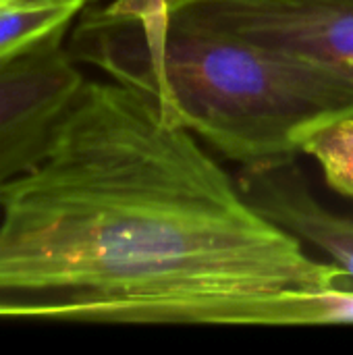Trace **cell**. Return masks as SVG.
Segmentation results:
<instances>
[{
  "label": "cell",
  "instance_id": "obj_1",
  "mask_svg": "<svg viewBox=\"0 0 353 355\" xmlns=\"http://www.w3.org/2000/svg\"><path fill=\"white\" fill-rule=\"evenodd\" d=\"M352 281L262 216L200 139L131 87L85 79L0 196V320L312 327Z\"/></svg>",
  "mask_w": 353,
  "mask_h": 355
},
{
  "label": "cell",
  "instance_id": "obj_2",
  "mask_svg": "<svg viewBox=\"0 0 353 355\" xmlns=\"http://www.w3.org/2000/svg\"><path fill=\"white\" fill-rule=\"evenodd\" d=\"M71 52L241 166L298 158L353 116V85L183 17L173 0L89 6Z\"/></svg>",
  "mask_w": 353,
  "mask_h": 355
},
{
  "label": "cell",
  "instance_id": "obj_3",
  "mask_svg": "<svg viewBox=\"0 0 353 355\" xmlns=\"http://www.w3.org/2000/svg\"><path fill=\"white\" fill-rule=\"evenodd\" d=\"M210 29L353 85V0H173Z\"/></svg>",
  "mask_w": 353,
  "mask_h": 355
},
{
  "label": "cell",
  "instance_id": "obj_4",
  "mask_svg": "<svg viewBox=\"0 0 353 355\" xmlns=\"http://www.w3.org/2000/svg\"><path fill=\"white\" fill-rule=\"evenodd\" d=\"M64 37L0 60V196L44 154L87 79Z\"/></svg>",
  "mask_w": 353,
  "mask_h": 355
},
{
  "label": "cell",
  "instance_id": "obj_5",
  "mask_svg": "<svg viewBox=\"0 0 353 355\" xmlns=\"http://www.w3.org/2000/svg\"><path fill=\"white\" fill-rule=\"evenodd\" d=\"M237 183L262 216L329 256L353 283V218L333 212L312 193L295 158L243 166Z\"/></svg>",
  "mask_w": 353,
  "mask_h": 355
},
{
  "label": "cell",
  "instance_id": "obj_6",
  "mask_svg": "<svg viewBox=\"0 0 353 355\" xmlns=\"http://www.w3.org/2000/svg\"><path fill=\"white\" fill-rule=\"evenodd\" d=\"M98 0H0V60L69 31Z\"/></svg>",
  "mask_w": 353,
  "mask_h": 355
},
{
  "label": "cell",
  "instance_id": "obj_7",
  "mask_svg": "<svg viewBox=\"0 0 353 355\" xmlns=\"http://www.w3.org/2000/svg\"><path fill=\"white\" fill-rule=\"evenodd\" d=\"M302 154L320 166L331 189L353 200V116L316 131L306 141Z\"/></svg>",
  "mask_w": 353,
  "mask_h": 355
}]
</instances>
